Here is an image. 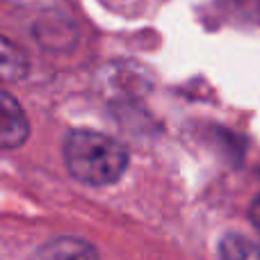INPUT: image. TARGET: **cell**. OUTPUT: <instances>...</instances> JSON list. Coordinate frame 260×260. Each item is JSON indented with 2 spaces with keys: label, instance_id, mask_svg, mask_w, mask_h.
Returning a JSON list of instances; mask_svg holds the SVG:
<instances>
[{
  "label": "cell",
  "instance_id": "1",
  "mask_svg": "<svg viewBox=\"0 0 260 260\" xmlns=\"http://www.w3.org/2000/svg\"><path fill=\"white\" fill-rule=\"evenodd\" d=\"M69 174L85 185H112L128 167V151L117 139L94 130H73L64 142Z\"/></svg>",
  "mask_w": 260,
  "mask_h": 260
},
{
  "label": "cell",
  "instance_id": "2",
  "mask_svg": "<svg viewBox=\"0 0 260 260\" xmlns=\"http://www.w3.org/2000/svg\"><path fill=\"white\" fill-rule=\"evenodd\" d=\"M30 135V123L9 91L0 87V148H18Z\"/></svg>",
  "mask_w": 260,
  "mask_h": 260
},
{
  "label": "cell",
  "instance_id": "3",
  "mask_svg": "<svg viewBox=\"0 0 260 260\" xmlns=\"http://www.w3.org/2000/svg\"><path fill=\"white\" fill-rule=\"evenodd\" d=\"M37 260H101L89 242L78 238H57L41 247Z\"/></svg>",
  "mask_w": 260,
  "mask_h": 260
},
{
  "label": "cell",
  "instance_id": "4",
  "mask_svg": "<svg viewBox=\"0 0 260 260\" xmlns=\"http://www.w3.org/2000/svg\"><path fill=\"white\" fill-rule=\"evenodd\" d=\"M27 57L18 46L0 35V82H18L27 76Z\"/></svg>",
  "mask_w": 260,
  "mask_h": 260
},
{
  "label": "cell",
  "instance_id": "5",
  "mask_svg": "<svg viewBox=\"0 0 260 260\" xmlns=\"http://www.w3.org/2000/svg\"><path fill=\"white\" fill-rule=\"evenodd\" d=\"M221 260H260V244L247 240L244 235H226L219 244Z\"/></svg>",
  "mask_w": 260,
  "mask_h": 260
},
{
  "label": "cell",
  "instance_id": "6",
  "mask_svg": "<svg viewBox=\"0 0 260 260\" xmlns=\"http://www.w3.org/2000/svg\"><path fill=\"white\" fill-rule=\"evenodd\" d=\"M251 221H253V226L260 231V197L251 203Z\"/></svg>",
  "mask_w": 260,
  "mask_h": 260
}]
</instances>
